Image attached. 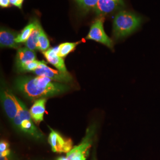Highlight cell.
Masks as SVG:
<instances>
[{
	"mask_svg": "<svg viewBox=\"0 0 160 160\" xmlns=\"http://www.w3.org/2000/svg\"><path fill=\"white\" fill-rule=\"evenodd\" d=\"M1 99L4 110L8 118L13 121L16 117L23 102L20 101L8 89H2Z\"/></svg>",
	"mask_w": 160,
	"mask_h": 160,
	"instance_id": "obj_3",
	"label": "cell"
},
{
	"mask_svg": "<svg viewBox=\"0 0 160 160\" xmlns=\"http://www.w3.org/2000/svg\"><path fill=\"white\" fill-rule=\"evenodd\" d=\"M32 119L30 111L27 109L24 104L23 103L21 105V107L19 109V111L17 113L16 117L12 122L14 126H16L17 129H18L19 126L20 125V123L23 120L25 119Z\"/></svg>",
	"mask_w": 160,
	"mask_h": 160,
	"instance_id": "obj_15",
	"label": "cell"
},
{
	"mask_svg": "<svg viewBox=\"0 0 160 160\" xmlns=\"http://www.w3.org/2000/svg\"><path fill=\"white\" fill-rule=\"evenodd\" d=\"M48 138V142L51 147L52 151L58 153H68L72 149V141L71 139L64 138L62 135L53 131L51 128Z\"/></svg>",
	"mask_w": 160,
	"mask_h": 160,
	"instance_id": "obj_6",
	"label": "cell"
},
{
	"mask_svg": "<svg viewBox=\"0 0 160 160\" xmlns=\"http://www.w3.org/2000/svg\"><path fill=\"white\" fill-rule=\"evenodd\" d=\"M75 1H77V0H75Z\"/></svg>",
	"mask_w": 160,
	"mask_h": 160,
	"instance_id": "obj_24",
	"label": "cell"
},
{
	"mask_svg": "<svg viewBox=\"0 0 160 160\" xmlns=\"http://www.w3.org/2000/svg\"><path fill=\"white\" fill-rule=\"evenodd\" d=\"M36 55L33 51L28 48H20L18 49L16 55V66L20 71L27 63L36 60Z\"/></svg>",
	"mask_w": 160,
	"mask_h": 160,
	"instance_id": "obj_9",
	"label": "cell"
},
{
	"mask_svg": "<svg viewBox=\"0 0 160 160\" xmlns=\"http://www.w3.org/2000/svg\"><path fill=\"white\" fill-rule=\"evenodd\" d=\"M0 160H10V155L7 157H0Z\"/></svg>",
	"mask_w": 160,
	"mask_h": 160,
	"instance_id": "obj_23",
	"label": "cell"
},
{
	"mask_svg": "<svg viewBox=\"0 0 160 160\" xmlns=\"http://www.w3.org/2000/svg\"><path fill=\"white\" fill-rule=\"evenodd\" d=\"M37 21V20H35L34 22L30 23L23 29L22 32L18 35L17 38L16 39V42L17 43L19 44L21 43H24L28 40L36 25Z\"/></svg>",
	"mask_w": 160,
	"mask_h": 160,
	"instance_id": "obj_14",
	"label": "cell"
},
{
	"mask_svg": "<svg viewBox=\"0 0 160 160\" xmlns=\"http://www.w3.org/2000/svg\"><path fill=\"white\" fill-rule=\"evenodd\" d=\"M18 35L17 32H12L8 29L1 28L0 32L1 47L19 49V45L16 42V39Z\"/></svg>",
	"mask_w": 160,
	"mask_h": 160,
	"instance_id": "obj_10",
	"label": "cell"
},
{
	"mask_svg": "<svg viewBox=\"0 0 160 160\" xmlns=\"http://www.w3.org/2000/svg\"><path fill=\"white\" fill-rule=\"evenodd\" d=\"M41 29H42V27L40 26V23L38 21H37L36 25L33 29V32L30 34L29 39L25 42V45L26 46V48L33 51L37 49V45L38 43Z\"/></svg>",
	"mask_w": 160,
	"mask_h": 160,
	"instance_id": "obj_13",
	"label": "cell"
},
{
	"mask_svg": "<svg viewBox=\"0 0 160 160\" xmlns=\"http://www.w3.org/2000/svg\"><path fill=\"white\" fill-rule=\"evenodd\" d=\"M38 76L46 77L52 80L59 82H69L72 80L71 75L68 72H63L59 70H55L46 65L45 61H41L38 68L33 71Z\"/></svg>",
	"mask_w": 160,
	"mask_h": 160,
	"instance_id": "obj_5",
	"label": "cell"
},
{
	"mask_svg": "<svg viewBox=\"0 0 160 160\" xmlns=\"http://www.w3.org/2000/svg\"><path fill=\"white\" fill-rule=\"evenodd\" d=\"M124 6L123 0H99L94 11L99 15H106Z\"/></svg>",
	"mask_w": 160,
	"mask_h": 160,
	"instance_id": "obj_7",
	"label": "cell"
},
{
	"mask_svg": "<svg viewBox=\"0 0 160 160\" xmlns=\"http://www.w3.org/2000/svg\"><path fill=\"white\" fill-rule=\"evenodd\" d=\"M46 99L42 98L36 100L30 109V113L32 120L37 124L43 120V116L46 109Z\"/></svg>",
	"mask_w": 160,
	"mask_h": 160,
	"instance_id": "obj_11",
	"label": "cell"
},
{
	"mask_svg": "<svg viewBox=\"0 0 160 160\" xmlns=\"http://www.w3.org/2000/svg\"><path fill=\"white\" fill-rule=\"evenodd\" d=\"M10 4V0H0V6L2 7H7Z\"/></svg>",
	"mask_w": 160,
	"mask_h": 160,
	"instance_id": "obj_22",
	"label": "cell"
},
{
	"mask_svg": "<svg viewBox=\"0 0 160 160\" xmlns=\"http://www.w3.org/2000/svg\"><path fill=\"white\" fill-rule=\"evenodd\" d=\"M23 0H10V3L13 5L16 6L20 9L22 7V4H23Z\"/></svg>",
	"mask_w": 160,
	"mask_h": 160,
	"instance_id": "obj_21",
	"label": "cell"
},
{
	"mask_svg": "<svg viewBox=\"0 0 160 160\" xmlns=\"http://www.w3.org/2000/svg\"><path fill=\"white\" fill-rule=\"evenodd\" d=\"M18 129L36 139H40L43 137V133L34 125L32 119L23 120Z\"/></svg>",
	"mask_w": 160,
	"mask_h": 160,
	"instance_id": "obj_12",
	"label": "cell"
},
{
	"mask_svg": "<svg viewBox=\"0 0 160 160\" xmlns=\"http://www.w3.org/2000/svg\"><path fill=\"white\" fill-rule=\"evenodd\" d=\"M50 43L46 34L44 32L42 28L40 30V34L39 37L38 43L37 45V49L42 52L48 51L49 49Z\"/></svg>",
	"mask_w": 160,
	"mask_h": 160,
	"instance_id": "obj_17",
	"label": "cell"
},
{
	"mask_svg": "<svg viewBox=\"0 0 160 160\" xmlns=\"http://www.w3.org/2000/svg\"><path fill=\"white\" fill-rule=\"evenodd\" d=\"M141 18L131 12L121 11L113 20V34L116 39L123 38L132 33L141 26Z\"/></svg>",
	"mask_w": 160,
	"mask_h": 160,
	"instance_id": "obj_2",
	"label": "cell"
},
{
	"mask_svg": "<svg viewBox=\"0 0 160 160\" xmlns=\"http://www.w3.org/2000/svg\"><path fill=\"white\" fill-rule=\"evenodd\" d=\"M80 43V42L75 43H63L59 46V52L58 55L60 57L65 58L67 57L70 52L73 51L77 45Z\"/></svg>",
	"mask_w": 160,
	"mask_h": 160,
	"instance_id": "obj_16",
	"label": "cell"
},
{
	"mask_svg": "<svg viewBox=\"0 0 160 160\" xmlns=\"http://www.w3.org/2000/svg\"><path fill=\"white\" fill-rule=\"evenodd\" d=\"M9 149H10L9 143L5 141H1L0 142V153H2Z\"/></svg>",
	"mask_w": 160,
	"mask_h": 160,
	"instance_id": "obj_20",
	"label": "cell"
},
{
	"mask_svg": "<svg viewBox=\"0 0 160 160\" xmlns=\"http://www.w3.org/2000/svg\"><path fill=\"white\" fill-rule=\"evenodd\" d=\"M78 3L84 10H95L99 0H77Z\"/></svg>",
	"mask_w": 160,
	"mask_h": 160,
	"instance_id": "obj_18",
	"label": "cell"
},
{
	"mask_svg": "<svg viewBox=\"0 0 160 160\" xmlns=\"http://www.w3.org/2000/svg\"><path fill=\"white\" fill-rule=\"evenodd\" d=\"M58 52L59 46L50 48L48 51L43 52V54L48 62L56 67L58 70L63 72H67L68 71L66 68L64 60L62 58L58 55Z\"/></svg>",
	"mask_w": 160,
	"mask_h": 160,
	"instance_id": "obj_8",
	"label": "cell"
},
{
	"mask_svg": "<svg viewBox=\"0 0 160 160\" xmlns=\"http://www.w3.org/2000/svg\"><path fill=\"white\" fill-rule=\"evenodd\" d=\"M15 86L25 97L30 99L53 97L69 90L68 86L53 82L51 78L43 76L18 77L15 81Z\"/></svg>",
	"mask_w": 160,
	"mask_h": 160,
	"instance_id": "obj_1",
	"label": "cell"
},
{
	"mask_svg": "<svg viewBox=\"0 0 160 160\" xmlns=\"http://www.w3.org/2000/svg\"><path fill=\"white\" fill-rule=\"evenodd\" d=\"M41 61H39L38 60H35L32 61L29 63H27L26 65L23 67L20 72H33L34 70L38 68L39 66Z\"/></svg>",
	"mask_w": 160,
	"mask_h": 160,
	"instance_id": "obj_19",
	"label": "cell"
},
{
	"mask_svg": "<svg viewBox=\"0 0 160 160\" xmlns=\"http://www.w3.org/2000/svg\"><path fill=\"white\" fill-rule=\"evenodd\" d=\"M104 18L103 17L97 18L92 24L89 33L86 38L87 39L95 40L109 47L110 49H113V41L109 38L104 30Z\"/></svg>",
	"mask_w": 160,
	"mask_h": 160,
	"instance_id": "obj_4",
	"label": "cell"
}]
</instances>
